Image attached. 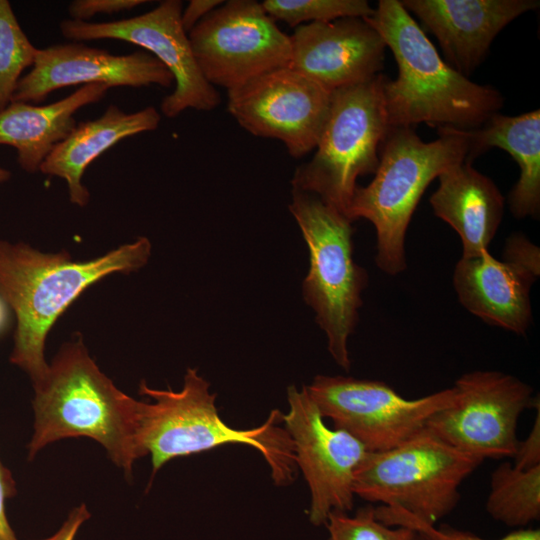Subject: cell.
I'll list each match as a JSON object with an SVG mask.
<instances>
[{"label":"cell","instance_id":"1","mask_svg":"<svg viewBox=\"0 0 540 540\" xmlns=\"http://www.w3.org/2000/svg\"><path fill=\"white\" fill-rule=\"evenodd\" d=\"M151 248L149 239L140 237L100 257L74 261L66 251L43 253L22 242L0 240V297L16 317L10 362L32 384L41 380L49 367L46 338L57 319L97 281L142 268Z\"/></svg>","mask_w":540,"mask_h":540},{"label":"cell","instance_id":"2","mask_svg":"<svg viewBox=\"0 0 540 540\" xmlns=\"http://www.w3.org/2000/svg\"><path fill=\"white\" fill-rule=\"evenodd\" d=\"M33 388L29 460L55 441L87 437L102 445L128 478L132 476L134 462L145 456L140 442L142 401L114 385L81 337L62 345Z\"/></svg>","mask_w":540,"mask_h":540},{"label":"cell","instance_id":"3","mask_svg":"<svg viewBox=\"0 0 540 540\" xmlns=\"http://www.w3.org/2000/svg\"><path fill=\"white\" fill-rule=\"evenodd\" d=\"M365 19L392 51L398 67L397 78L383 82L390 128L427 123L472 130L503 106L497 89L472 82L440 57L401 1L380 0Z\"/></svg>","mask_w":540,"mask_h":540},{"label":"cell","instance_id":"4","mask_svg":"<svg viewBox=\"0 0 540 540\" xmlns=\"http://www.w3.org/2000/svg\"><path fill=\"white\" fill-rule=\"evenodd\" d=\"M209 389V382L196 368H187L179 391L140 383L139 394L150 398L142 401L140 442L145 456L151 457L152 477L171 459L225 444H244L264 457L276 485L291 484L298 467L292 439L280 425L283 413L275 409L261 425L235 429L220 417L216 394Z\"/></svg>","mask_w":540,"mask_h":540},{"label":"cell","instance_id":"5","mask_svg":"<svg viewBox=\"0 0 540 540\" xmlns=\"http://www.w3.org/2000/svg\"><path fill=\"white\" fill-rule=\"evenodd\" d=\"M424 142L411 127L390 128L381 146L374 178L356 187L346 217L366 219L376 231L375 263L388 275L407 268L405 238L412 215L429 184L450 167L468 161L464 130L438 128Z\"/></svg>","mask_w":540,"mask_h":540},{"label":"cell","instance_id":"6","mask_svg":"<svg viewBox=\"0 0 540 540\" xmlns=\"http://www.w3.org/2000/svg\"><path fill=\"white\" fill-rule=\"evenodd\" d=\"M289 210L309 250L303 298L326 335L331 357L349 371L348 340L358 324L362 293L368 285L367 271L353 258L352 221L316 195L297 189H292Z\"/></svg>","mask_w":540,"mask_h":540},{"label":"cell","instance_id":"7","mask_svg":"<svg viewBox=\"0 0 540 540\" xmlns=\"http://www.w3.org/2000/svg\"><path fill=\"white\" fill-rule=\"evenodd\" d=\"M386 76L337 89L316 152L296 168L292 189L319 197L346 216L360 176L374 174L390 130L383 97Z\"/></svg>","mask_w":540,"mask_h":540},{"label":"cell","instance_id":"8","mask_svg":"<svg viewBox=\"0 0 540 540\" xmlns=\"http://www.w3.org/2000/svg\"><path fill=\"white\" fill-rule=\"evenodd\" d=\"M482 462L424 428L391 449L368 451L355 471L353 491L435 525L455 509L460 485Z\"/></svg>","mask_w":540,"mask_h":540},{"label":"cell","instance_id":"9","mask_svg":"<svg viewBox=\"0 0 540 540\" xmlns=\"http://www.w3.org/2000/svg\"><path fill=\"white\" fill-rule=\"evenodd\" d=\"M455 401L432 414L425 429L455 449L484 459L513 458L521 414L536 407L533 388L501 371L462 374L453 386Z\"/></svg>","mask_w":540,"mask_h":540},{"label":"cell","instance_id":"10","mask_svg":"<svg viewBox=\"0 0 540 540\" xmlns=\"http://www.w3.org/2000/svg\"><path fill=\"white\" fill-rule=\"evenodd\" d=\"M306 389L324 418L370 452L391 449L425 428L429 417L452 404L454 387L407 399L382 381L317 375Z\"/></svg>","mask_w":540,"mask_h":540},{"label":"cell","instance_id":"11","mask_svg":"<svg viewBox=\"0 0 540 540\" xmlns=\"http://www.w3.org/2000/svg\"><path fill=\"white\" fill-rule=\"evenodd\" d=\"M188 37L205 79L227 91L291 60L290 36L254 0L223 2Z\"/></svg>","mask_w":540,"mask_h":540},{"label":"cell","instance_id":"12","mask_svg":"<svg viewBox=\"0 0 540 540\" xmlns=\"http://www.w3.org/2000/svg\"><path fill=\"white\" fill-rule=\"evenodd\" d=\"M182 3L164 0L154 9L126 19L94 23L65 19L60 31L70 40L115 39L138 45L156 57L173 75L174 90L160 108L174 118L186 109L209 111L220 96L203 76L194 57L188 34L181 22Z\"/></svg>","mask_w":540,"mask_h":540},{"label":"cell","instance_id":"13","mask_svg":"<svg viewBox=\"0 0 540 540\" xmlns=\"http://www.w3.org/2000/svg\"><path fill=\"white\" fill-rule=\"evenodd\" d=\"M331 92L290 67L262 74L227 91V109L249 133L281 141L300 158L316 148Z\"/></svg>","mask_w":540,"mask_h":540},{"label":"cell","instance_id":"14","mask_svg":"<svg viewBox=\"0 0 540 540\" xmlns=\"http://www.w3.org/2000/svg\"><path fill=\"white\" fill-rule=\"evenodd\" d=\"M287 401L289 411L283 414V423L309 487V521L323 525L330 512L353 508L354 474L368 450L346 431L326 425L306 385L301 390L289 386Z\"/></svg>","mask_w":540,"mask_h":540},{"label":"cell","instance_id":"15","mask_svg":"<svg viewBox=\"0 0 540 540\" xmlns=\"http://www.w3.org/2000/svg\"><path fill=\"white\" fill-rule=\"evenodd\" d=\"M169 88L171 72L147 51L114 55L83 43H61L38 49L31 70L20 79L12 102L38 104L63 87L87 84Z\"/></svg>","mask_w":540,"mask_h":540},{"label":"cell","instance_id":"16","mask_svg":"<svg viewBox=\"0 0 540 540\" xmlns=\"http://www.w3.org/2000/svg\"><path fill=\"white\" fill-rule=\"evenodd\" d=\"M290 68L325 90L367 81L381 73L386 44L363 17H343L295 28Z\"/></svg>","mask_w":540,"mask_h":540},{"label":"cell","instance_id":"17","mask_svg":"<svg viewBox=\"0 0 540 540\" xmlns=\"http://www.w3.org/2000/svg\"><path fill=\"white\" fill-rule=\"evenodd\" d=\"M404 8L437 39L446 63L468 77L510 22L536 9L538 0H403Z\"/></svg>","mask_w":540,"mask_h":540},{"label":"cell","instance_id":"18","mask_svg":"<svg viewBox=\"0 0 540 540\" xmlns=\"http://www.w3.org/2000/svg\"><path fill=\"white\" fill-rule=\"evenodd\" d=\"M536 279L486 250L476 257L459 259L453 286L468 312L489 325L523 336L532 323L530 291Z\"/></svg>","mask_w":540,"mask_h":540},{"label":"cell","instance_id":"19","mask_svg":"<svg viewBox=\"0 0 540 540\" xmlns=\"http://www.w3.org/2000/svg\"><path fill=\"white\" fill-rule=\"evenodd\" d=\"M429 199L434 214L460 237L462 257L488 250L504 215L505 200L496 184L464 161L444 171Z\"/></svg>","mask_w":540,"mask_h":540},{"label":"cell","instance_id":"20","mask_svg":"<svg viewBox=\"0 0 540 540\" xmlns=\"http://www.w3.org/2000/svg\"><path fill=\"white\" fill-rule=\"evenodd\" d=\"M161 116L152 106L126 113L110 105L97 119L81 122L58 144L40 167V172L62 178L70 201L80 207L88 204L90 193L82 183L87 167L102 153L124 138L155 130Z\"/></svg>","mask_w":540,"mask_h":540},{"label":"cell","instance_id":"21","mask_svg":"<svg viewBox=\"0 0 540 540\" xmlns=\"http://www.w3.org/2000/svg\"><path fill=\"white\" fill-rule=\"evenodd\" d=\"M105 84H87L69 96L48 105L11 102L0 112V144L17 152V162L27 173L40 170L42 163L76 127L74 114L97 103L106 95Z\"/></svg>","mask_w":540,"mask_h":540},{"label":"cell","instance_id":"22","mask_svg":"<svg viewBox=\"0 0 540 540\" xmlns=\"http://www.w3.org/2000/svg\"><path fill=\"white\" fill-rule=\"evenodd\" d=\"M470 142L468 161L489 148L507 151L519 167V178L508 196L514 217L538 219L540 214V110L517 116L499 113L481 127L464 130Z\"/></svg>","mask_w":540,"mask_h":540},{"label":"cell","instance_id":"23","mask_svg":"<svg viewBox=\"0 0 540 540\" xmlns=\"http://www.w3.org/2000/svg\"><path fill=\"white\" fill-rule=\"evenodd\" d=\"M487 513L510 527L524 528L540 518V465L520 469L504 462L493 470Z\"/></svg>","mask_w":540,"mask_h":540},{"label":"cell","instance_id":"24","mask_svg":"<svg viewBox=\"0 0 540 540\" xmlns=\"http://www.w3.org/2000/svg\"><path fill=\"white\" fill-rule=\"evenodd\" d=\"M37 50L21 28L10 2L0 0V112L12 102L22 73L33 66Z\"/></svg>","mask_w":540,"mask_h":540},{"label":"cell","instance_id":"25","mask_svg":"<svg viewBox=\"0 0 540 540\" xmlns=\"http://www.w3.org/2000/svg\"><path fill=\"white\" fill-rule=\"evenodd\" d=\"M262 7L275 21L290 27L343 17H369L374 9L365 0H265Z\"/></svg>","mask_w":540,"mask_h":540},{"label":"cell","instance_id":"26","mask_svg":"<svg viewBox=\"0 0 540 540\" xmlns=\"http://www.w3.org/2000/svg\"><path fill=\"white\" fill-rule=\"evenodd\" d=\"M330 540H416L417 532L404 526H388L379 521L372 505L357 510L354 516L332 511L324 524Z\"/></svg>","mask_w":540,"mask_h":540},{"label":"cell","instance_id":"27","mask_svg":"<svg viewBox=\"0 0 540 540\" xmlns=\"http://www.w3.org/2000/svg\"><path fill=\"white\" fill-rule=\"evenodd\" d=\"M375 515L379 521L388 526L411 528L426 540H487L448 525L436 528L435 525L423 523L397 508L379 506L375 508ZM498 540H540V530L519 528Z\"/></svg>","mask_w":540,"mask_h":540},{"label":"cell","instance_id":"28","mask_svg":"<svg viewBox=\"0 0 540 540\" xmlns=\"http://www.w3.org/2000/svg\"><path fill=\"white\" fill-rule=\"evenodd\" d=\"M503 260L525 269L536 278L540 275L539 247L522 233H514L507 238Z\"/></svg>","mask_w":540,"mask_h":540},{"label":"cell","instance_id":"29","mask_svg":"<svg viewBox=\"0 0 540 540\" xmlns=\"http://www.w3.org/2000/svg\"><path fill=\"white\" fill-rule=\"evenodd\" d=\"M146 0H75L68 11L73 20L88 21L97 14H114L131 10Z\"/></svg>","mask_w":540,"mask_h":540},{"label":"cell","instance_id":"30","mask_svg":"<svg viewBox=\"0 0 540 540\" xmlns=\"http://www.w3.org/2000/svg\"><path fill=\"white\" fill-rule=\"evenodd\" d=\"M540 405L533 427L526 439L520 441L514 459V465L520 469H528L540 465Z\"/></svg>","mask_w":540,"mask_h":540},{"label":"cell","instance_id":"31","mask_svg":"<svg viewBox=\"0 0 540 540\" xmlns=\"http://www.w3.org/2000/svg\"><path fill=\"white\" fill-rule=\"evenodd\" d=\"M16 494L11 471L0 460V540H19L6 512V502Z\"/></svg>","mask_w":540,"mask_h":540},{"label":"cell","instance_id":"32","mask_svg":"<svg viewBox=\"0 0 540 540\" xmlns=\"http://www.w3.org/2000/svg\"><path fill=\"white\" fill-rule=\"evenodd\" d=\"M91 517L86 504L73 508L60 528L51 536L39 540H74L80 527Z\"/></svg>","mask_w":540,"mask_h":540},{"label":"cell","instance_id":"33","mask_svg":"<svg viewBox=\"0 0 540 540\" xmlns=\"http://www.w3.org/2000/svg\"><path fill=\"white\" fill-rule=\"evenodd\" d=\"M222 3L221 0H191L181 12V22L186 33Z\"/></svg>","mask_w":540,"mask_h":540},{"label":"cell","instance_id":"34","mask_svg":"<svg viewBox=\"0 0 540 540\" xmlns=\"http://www.w3.org/2000/svg\"><path fill=\"white\" fill-rule=\"evenodd\" d=\"M8 306L0 297V332L4 329L8 319Z\"/></svg>","mask_w":540,"mask_h":540},{"label":"cell","instance_id":"35","mask_svg":"<svg viewBox=\"0 0 540 540\" xmlns=\"http://www.w3.org/2000/svg\"><path fill=\"white\" fill-rule=\"evenodd\" d=\"M11 178V172L0 166V183H4Z\"/></svg>","mask_w":540,"mask_h":540},{"label":"cell","instance_id":"36","mask_svg":"<svg viewBox=\"0 0 540 540\" xmlns=\"http://www.w3.org/2000/svg\"><path fill=\"white\" fill-rule=\"evenodd\" d=\"M416 540H426V539L417 533Z\"/></svg>","mask_w":540,"mask_h":540}]
</instances>
